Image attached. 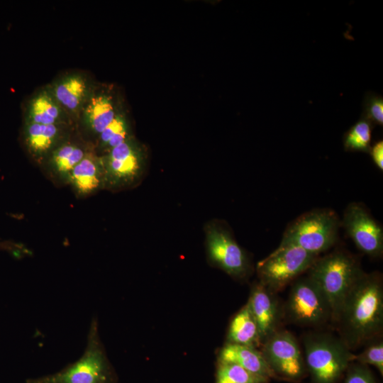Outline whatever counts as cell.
<instances>
[{"mask_svg": "<svg viewBox=\"0 0 383 383\" xmlns=\"http://www.w3.org/2000/svg\"><path fill=\"white\" fill-rule=\"evenodd\" d=\"M382 283L380 273L362 270L343 299L333 325L351 351L382 335Z\"/></svg>", "mask_w": 383, "mask_h": 383, "instance_id": "6da1fadb", "label": "cell"}, {"mask_svg": "<svg viewBox=\"0 0 383 383\" xmlns=\"http://www.w3.org/2000/svg\"><path fill=\"white\" fill-rule=\"evenodd\" d=\"M304 357L310 383H339L353 362L354 353L338 336L311 331L302 339Z\"/></svg>", "mask_w": 383, "mask_h": 383, "instance_id": "7a4b0ae2", "label": "cell"}, {"mask_svg": "<svg viewBox=\"0 0 383 383\" xmlns=\"http://www.w3.org/2000/svg\"><path fill=\"white\" fill-rule=\"evenodd\" d=\"M27 383H118L117 374L109 362L94 318L89 327L83 355L54 374L27 379Z\"/></svg>", "mask_w": 383, "mask_h": 383, "instance_id": "3957f363", "label": "cell"}, {"mask_svg": "<svg viewBox=\"0 0 383 383\" xmlns=\"http://www.w3.org/2000/svg\"><path fill=\"white\" fill-rule=\"evenodd\" d=\"M362 271L358 260L343 250L318 257L307 271L330 305L333 325L344 298Z\"/></svg>", "mask_w": 383, "mask_h": 383, "instance_id": "277c9868", "label": "cell"}, {"mask_svg": "<svg viewBox=\"0 0 383 383\" xmlns=\"http://www.w3.org/2000/svg\"><path fill=\"white\" fill-rule=\"evenodd\" d=\"M340 225L334 211L314 209L299 216L287 226L280 244L294 245L318 255L337 242Z\"/></svg>", "mask_w": 383, "mask_h": 383, "instance_id": "5b68a950", "label": "cell"}, {"mask_svg": "<svg viewBox=\"0 0 383 383\" xmlns=\"http://www.w3.org/2000/svg\"><path fill=\"white\" fill-rule=\"evenodd\" d=\"M283 313L289 322L300 326L321 328L332 323L330 305L318 284L309 275L294 282Z\"/></svg>", "mask_w": 383, "mask_h": 383, "instance_id": "8992f818", "label": "cell"}, {"mask_svg": "<svg viewBox=\"0 0 383 383\" xmlns=\"http://www.w3.org/2000/svg\"><path fill=\"white\" fill-rule=\"evenodd\" d=\"M318 255L294 245H279L270 255L258 262L259 282L277 293L308 271Z\"/></svg>", "mask_w": 383, "mask_h": 383, "instance_id": "52a82bcc", "label": "cell"}, {"mask_svg": "<svg viewBox=\"0 0 383 383\" xmlns=\"http://www.w3.org/2000/svg\"><path fill=\"white\" fill-rule=\"evenodd\" d=\"M260 348L273 379L297 383L308 375L304 355L291 332L279 330Z\"/></svg>", "mask_w": 383, "mask_h": 383, "instance_id": "ba28073f", "label": "cell"}, {"mask_svg": "<svg viewBox=\"0 0 383 383\" xmlns=\"http://www.w3.org/2000/svg\"><path fill=\"white\" fill-rule=\"evenodd\" d=\"M206 250L210 262L233 278L244 279L250 274L251 265L246 252L227 230L210 226Z\"/></svg>", "mask_w": 383, "mask_h": 383, "instance_id": "9c48e42d", "label": "cell"}, {"mask_svg": "<svg viewBox=\"0 0 383 383\" xmlns=\"http://www.w3.org/2000/svg\"><path fill=\"white\" fill-rule=\"evenodd\" d=\"M342 225L360 251L373 258L382 255V228L362 205L350 204L344 212Z\"/></svg>", "mask_w": 383, "mask_h": 383, "instance_id": "30bf717a", "label": "cell"}, {"mask_svg": "<svg viewBox=\"0 0 383 383\" xmlns=\"http://www.w3.org/2000/svg\"><path fill=\"white\" fill-rule=\"evenodd\" d=\"M257 323L261 345L281 328L283 306L277 296L259 281L251 287L247 302Z\"/></svg>", "mask_w": 383, "mask_h": 383, "instance_id": "8fae6325", "label": "cell"}, {"mask_svg": "<svg viewBox=\"0 0 383 383\" xmlns=\"http://www.w3.org/2000/svg\"><path fill=\"white\" fill-rule=\"evenodd\" d=\"M101 159L104 188L129 185L140 174L141 166L138 154L128 140L109 150Z\"/></svg>", "mask_w": 383, "mask_h": 383, "instance_id": "7c38bea8", "label": "cell"}, {"mask_svg": "<svg viewBox=\"0 0 383 383\" xmlns=\"http://www.w3.org/2000/svg\"><path fill=\"white\" fill-rule=\"evenodd\" d=\"M87 151L88 150L78 143L64 140L54 148L41 165L48 177L53 183L68 185L73 169Z\"/></svg>", "mask_w": 383, "mask_h": 383, "instance_id": "4fadbf2b", "label": "cell"}, {"mask_svg": "<svg viewBox=\"0 0 383 383\" xmlns=\"http://www.w3.org/2000/svg\"><path fill=\"white\" fill-rule=\"evenodd\" d=\"M68 185L79 198L88 197L104 188V172L101 157L88 150L73 169Z\"/></svg>", "mask_w": 383, "mask_h": 383, "instance_id": "5bb4252c", "label": "cell"}, {"mask_svg": "<svg viewBox=\"0 0 383 383\" xmlns=\"http://www.w3.org/2000/svg\"><path fill=\"white\" fill-rule=\"evenodd\" d=\"M62 124H41L27 122L23 140L28 152L40 164L64 140Z\"/></svg>", "mask_w": 383, "mask_h": 383, "instance_id": "9a60e30c", "label": "cell"}, {"mask_svg": "<svg viewBox=\"0 0 383 383\" xmlns=\"http://www.w3.org/2000/svg\"><path fill=\"white\" fill-rule=\"evenodd\" d=\"M217 360L235 363L253 374L273 379L262 353L254 347L226 343L218 352Z\"/></svg>", "mask_w": 383, "mask_h": 383, "instance_id": "2e32d148", "label": "cell"}, {"mask_svg": "<svg viewBox=\"0 0 383 383\" xmlns=\"http://www.w3.org/2000/svg\"><path fill=\"white\" fill-rule=\"evenodd\" d=\"M226 343L256 348L261 346L258 328L247 303L232 317Z\"/></svg>", "mask_w": 383, "mask_h": 383, "instance_id": "e0dca14e", "label": "cell"}, {"mask_svg": "<svg viewBox=\"0 0 383 383\" xmlns=\"http://www.w3.org/2000/svg\"><path fill=\"white\" fill-rule=\"evenodd\" d=\"M116 116L111 98L105 94L93 96L84 111L87 128L99 135Z\"/></svg>", "mask_w": 383, "mask_h": 383, "instance_id": "ac0fdd59", "label": "cell"}, {"mask_svg": "<svg viewBox=\"0 0 383 383\" xmlns=\"http://www.w3.org/2000/svg\"><path fill=\"white\" fill-rule=\"evenodd\" d=\"M62 113L57 102L45 92L35 96L29 105L28 121L41 124H62Z\"/></svg>", "mask_w": 383, "mask_h": 383, "instance_id": "d6986e66", "label": "cell"}, {"mask_svg": "<svg viewBox=\"0 0 383 383\" xmlns=\"http://www.w3.org/2000/svg\"><path fill=\"white\" fill-rule=\"evenodd\" d=\"M87 91L84 79L79 76H70L62 79L54 89L57 102L70 111L77 110L82 103Z\"/></svg>", "mask_w": 383, "mask_h": 383, "instance_id": "ffe728a7", "label": "cell"}, {"mask_svg": "<svg viewBox=\"0 0 383 383\" xmlns=\"http://www.w3.org/2000/svg\"><path fill=\"white\" fill-rule=\"evenodd\" d=\"M374 124L362 116L343 135V146L348 152H369Z\"/></svg>", "mask_w": 383, "mask_h": 383, "instance_id": "44dd1931", "label": "cell"}, {"mask_svg": "<svg viewBox=\"0 0 383 383\" xmlns=\"http://www.w3.org/2000/svg\"><path fill=\"white\" fill-rule=\"evenodd\" d=\"M270 381L235 363L217 360L215 383H268Z\"/></svg>", "mask_w": 383, "mask_h": 383, "instance_id": "7402d4cb", "label": "cell"}, {"mask_svg": "<svg viewBox=\"0 0 383 383\" xmlns=\"http://www.w3.org/2000/svg\"><path fill=\"white\" fill-rule=\"evenodd\" d=\"M364 349L353 356V362L373 366L383 375V338L382 335L376 337L364 346Z\"/></svg>", "mask_w": 383, "mask_h": 383, "instance_id": "603a6c76", "label": "cell"}, {"mask_svg": "<svg viewBox=\"0 0 383 383\" xmlns=\"http://www.w3.org/2000/svg\"><path fill=\"white\" fill-rule=\"evenodd\" d=\"M127 128L122 117L116 116L113 120L99 134V142L102 147L109 150L127 140Z\"/></svg>", "mask_w": 383, "mask_h": 383, "instance_id": "cb8c5ba5", "label": "cell"}, {"mask_svg": "<svg viewBox=\"0 0 383 383\" xmlns=\"http://www.w3.org/2000/svg\"><path fill=\"white\" fill-rule=\"evenodd\" d=\"M362 116L374 125H383V98L382 95L369 91L363 102Z\"/></svg>", "mask_w": 383, "mask_h": 383, "instance_id": "d4e9b609", "label": "cell"}, {"mask_svg": "<svg viewBox=\"0 0 383 383\" xmlns=\"http://www.w3.org/2000/svg\"><path fill=\"white\" fill-rule=\"evenodd\" d=\"M343 383H377V380L368 366L356 362L349 365Z\"/></svg>", "mask_w": 383, "mask_h": 383, "instance_id": "484cf974", "label": "cell"}, {"mask_svg": "<svg viewBox=\"0 0 383 383\" xmlns=\"http://www.w3.org/2000/svg\"><path fill=\"white\" fill-rule=\"evenodd\" d=\"M375 165L383 170V141L381 140L376 141L371 145L368 152Z\"/></svg>", "mask_w": 383, "mask_h": 383, "instance_id": "4316f807", "label": "cell"}]
</instances>
